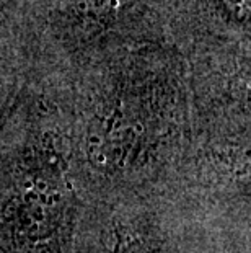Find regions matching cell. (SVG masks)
<instances>
[{
  "mask_svg": "<svg viewBox=\"0 0 251 253\" xmlns=\"http://www.w3.org/2000/svg\"><path fill=\"white\" fill-rule=\"evenodd\" d=\"M233 12H237L240 17L248 13V0H225Z\"/></svg>",
  "mask_w": 251,
  "mask_h": 253,
  "instance_id": "6da1fadb",
  "label": "cell"
}]
</instances>
